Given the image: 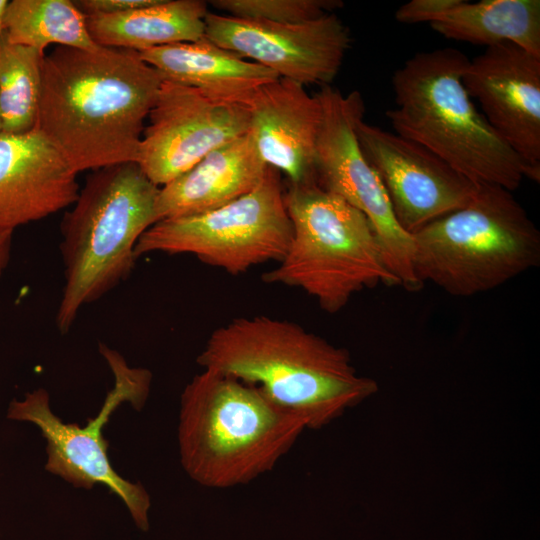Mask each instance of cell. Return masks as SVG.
Listing matches in <instances>:
<instances>
[{"mask_svg":"<svg viewBox=\"0 0 540 540\" xmlns=\"http://www.w3.org/2000/svg\"><path fill=\"white\" fill-rule=\"evenodd\" d=\"M35 128L79 173L136 162L163 78L139 52L56 46L45 53Z\"/></svg>","mask_w":540,"mask_h":540,"instance_id":"obj_1","label":"cell"},{"mask_svg":"<svg viewBox=\"0 0 540 540\" xmlns=\"http://www.w3.org/2000/svg\"><path fill=\"white\" fill-rule=\"evenodd\" d=\"M211 370L257 387L276 406L319 429L378 391L344 348L292 321L239 317L215 329L197 357Z\"/></svg>","mask_w":540,"mask_h":540,"instance_id":"obj_2","label":"cell"},{"mask_svg":"<svg viewBox=\"0 0 540 540\" xmlns=\"http://www.w3.org/2000/svg\"><path fill=\"white\" fill-rule=\"evenodd\" d=\"M469 62L455 48L419 52L392 76L395 107L386 111L393 130L431 151L477 185L516 190L540 169L522 160L478 112L462 75Z\"/></svg>","mask_w":540,"mask_h":540,"instance_id":"obj_3","label":"cell"},{"mask_svg":"<svg viewBox=\"0 0 540 540\" xmlns=\"http://www.w3.org/2000/svg\"><path fill=\"white\" fill-rule=\"evenodd\" d=\"M305 429L257 387L204 369L181 394L180 462L201 486L245 485L270 472Z\"/></svg>","mask_w":540,"mask_h":540,"instance_id":"obj_4","label":"cell"},{"mask_svg":"<svg viewBox=\"0 0 540 540\" xmlns=\"http://www.w3.org/2000/svg\"><path fill=\"white\" fill-rule=\"evenodd\" d=\"M159 188L136 162L92 171L60 225L64 287L56 326L65 334L79 311L126 280L135 246L156 222Z\"/></svg>","mask_w":540,"mask_h":540,"instance_id":"obj_5","label":"cell"},{"mask_svg":"<svg viewBox=\"0 0 540 540\" xmlns=\"http://www.w3.org/2000/svg\"><path fill=\"white\" fill-rule=\"evenodd\" d=\"M412 235L413 268L457 297L495 289L540 264V232L512 192L482 184L463 208Z\"/></svg>","mask_w":540,"mask_h":540,"instance_id":"obj_6","label":"cell"},{"mask_svg":"<svg viewBox=\"0 0 540 540\" xmlns=\"http://www.w3.org/2000/svg\"><path fill=\"white\" fill-rule=\"evenodd\" d=\"M292 238L284 257L262 278L296 287L328 313L379 284L400 286L368 218L316 181L289 184L284 192Z\"/></svg>","mask_w":540,"mask_h":540,"instance_id":"obj_7","label":"cell"},{"mask_svg":"<svg viewBox=\"0 0 540 540\" xmlns=\"http://www.w3.org/2000/svg\"><path fill=\"white\" fill-rule=\"evenodd\" d=\"M280 175L268 166L254 190L224 206L157 221L139 238L136 258L154 252L191 254L233 275L279 262L292 238Z\"/></svg>","mask_w":540,"mask_h":540,"instance_id":"obj_8","label":"cell"},{"mask_svg":"<svg viewBox=\"0 0 540 540\" xmlns=\"http://www.w3.org/2000/svg\"><path fill=\"white\" fill-rule=\"evenodd\" d=\"M99 349L113 372L115 384L99 413L84 427L64 423L56 416L50 408L49 394L43 388L27 393L22 400H13L7 417L33 423L40 429L47 441L45 469L48 472L76 488L91 489L98 483L104 484L124 502L137 528L146 532L150 527V495L141 483L130 482L113 469L107 452L109 442L103 437L102 429L122 403H131L136 410L144 407L152 375L147 369L129 367L118 352L104 344Z\"/></svg>","mask_w":540,"mask_h":540,"instance_id":"obj_9","label":"cell"},{"mask_svg":"<svg viewBox=\"0 0 540 540\" xmlns=\"http://www.w3.org/2000/svg\"><path fill=\"white\" fill-rule=\"evenodd\" d=\"M322 120L315 150V180L361 211L370 221L387 265L400 286L416 292L423 287L413 268L412 235L398 224L379 176L364 156L356 134L364 119L362 95H346L330 85L316 93Z\"/></svg>","mask_w":540,"mask_h":540,"instance_id":"obj_10","label":"cell"},{"mask_svg":"<svg viewBox=\"0 0 540 540\" xmlns=\"http://www.w3.org/2000/svg\"><path fill=\"white\" fill-rule=\"evenodd\" d=\"M147 120L136 163L158 187L245 135L250 127L242 104L214 100L167 80H163Z\"/></svg>","mask_w":540,"mask_h":540,"instance_id":"obj_11","label":"cell"},{"mask_svg":"<svg viewBox=\"0 0 540 540\" xmlns=\"http://www.w3.org/2000/svg\"><path fill=\"white\" fill-rule=\"evenodd\" d=\"M205 37L304 87L330 85L352 43L335 13L305 23L273 24L208 12Z\"/></svg>","mask_w":540,"mask_h":540,"instance_id":"obj_12","label":"cell"},{"mask_svg":"<svg viewBox=\"0 0 540 540\" xmlns=\"http://www.w3.org/2000/svg\"><path fill=\"white\" fill-rule=\"evenodd\" d=\"M356 134L398 224L409 234L463 208L478 189L431 151L395 132L362 119Z\"/></svg>","mask_w":540,"mask_h":540,"instance_id":"obj_13","label":"cell"},{"mask_svg":"<svg viewBox=\"0 0 540 540\" xmlns=\"http://www.w3.org/2000/svg\"><path fill=\"white\" fill-rule=\"evenodd\" d=\"M462 82L504 142L540 169V57L513 43L489 46L469 60Z\"/></svg>","mask_w":540,"mask_h":540,"instance_id":"obj_14","label":"cell"},{"mask_svg":"<svg viewBox=\"0 0 540 540\" xmlns=\"http://www.w3.org/2000/svg\"><path fill=\"white\" fill-rule=\"evenodd\" d=\"M77 174L38 130L0 132V232L72 206Z\"/></svg>","mask_w":540,"mask_h":540,"instance_id":"obj_15","label":"cell"},{"mask_svg":"<svg viewBox=\"0 0 540 540\" xmlns=\"http://www.w3.org/2000/svg\"><path fill=\"white\" fill-rule=\"evenodd\" d=\"M248 111L249 133L264 163L283 173L289 184L315 180V150L322 120L316 94L278 78L241 103Z\"/></svg>","mask_w":540,"mask_h":540,"instance_id":"obj_16","label":"cell"},{"mask_svg":"<svg viewBox=\"0 0 540 540\" xmlns=\"http://www.w3.org/2000/svg\"><path fill=\"white\" fill-rule=\"evenodd\" d=\"M267 168L248 131L160 187L155 205L156 222L224 206L254 190Z\"/></svg>","mask_w":540,"mask_h":540,"instance_id":"obj_17","label":"cell"},{"mask_svg":"<svg viewBox=\"0 0 540 540\" xmlns=\"http://www.w3.org/2000/svg\"><path fill=\"white\" fill-rule=\"evenodd\" d=\"M139 54L163 80L193 88L222 102L241 104L256 89L280 78L272 70L206 37L147 49Z\"/></svg>","mask_w":540,"mask_h":540,"instance_id":"obj_18","label":"cell"},{"mask_svg":"<svg viewBox=\"0 0 540 540\" xmlns=\"http://www.w3.org/2000/svg\"><path fill=\"white\" fill-rule=\"evenodd\" d=\"M207 4L201 0H155L131 11L86 16L94 42L141 52L205 37Z\"/></svg>","mask_w":540,"mask_h":540,"instance_id":"obj_19","label":"cell"},{"mask_svg":"<svg viewBox=\"0 0 540 540\" xmlns=\"http://www.w3.org/2000/svg\"><path fill=\"white\" fill-rule=\"evenodd\" d=\"M429 24L448 39L486 47L508 42L540 57L539 0H463Z\"/></svg>","mask_w":540,"mask_h":540,"instance_id":"obj_20","label":"cell"},{"mask_svg":"<svg viewBox=\"0 0 540 540\" xmlns=\"http://www.w3.org/2000/svg\"><path fill=\"white\" fill-rule=\"evenodd\" d=\"M9 42L46 53L51 46L84 50L99 47L92 39L86 16L71 0H12L4 14Z\"/></svg>","mask_w":540,"mask_h":540,"instance_id":"obj_21","label":"cell"},{"mask_svg":"<svg viewBox=\"0 0 540 540\" xmlns=\"http://www.w3.org/2000/svg\"><path fill=\"white\" fill-rule=\"evenodd\" d=\"M45 53L9 42L0 34V117L3 133H26L35 128L41 95Z\"/></svg>","mask_w":540,"mask_h":540,"instance_id":"obj_22","label":"cell"},{"mask_svg":"<svg viewBox=\"0 0 540 540\" xmlns=\"http://www.w3.org/2000/svg\"><path fill=\"white\" fill-rule=\"evenodd\" d=\"M228 16L273 24H298L319 19L343 6L339 0H213Z\"/></svg>","mask_w":540,"mask_h":540,"instance_id":"obj_23","label":"cell"},{"mask_svg":"<svg viewBox=\"0 0 540 540\" xmlns=\"http://www.w3.org/2000/svg\"><path fill=\"white\" fill-rule=\"evenodd\" d=\"M463 0H411L400 6L395 18L400 23L432 22L437 17L459 5Z\"/></svg>","mask_w":540,"mask_h":540,"instance_id":"obj_24","label":"cell"},{"mask_svg":"<svg viewBox=\"0 0 540 540\" xmlns=\"http://www.w3.org/2000/svg\"><path fill=\"white\" fill-rule=\"evenodd\" d=\"M155 0H77V8L85 15H110L150 5Z\"/></svg>","mask_w":540,"mask_h":540,"instance_id":"obj_25","label":"cell"},{"mask_svg":"<svg viewBox=\"0 0 540 540\" xmlns=\"http://www.w3.org/2000/svg\"><path fill=\"white\" fill-rule=\"evenodd\" d=\"M13 231L0 232V277L9 263Z\"/></svg>","mask_w":540,"mask_h":540,"instance_id":"obj_26","label":"cell"},{"mask_svg":"<svg viewBox=\"0 0 540 540\" xmlns=\"http://www.w3.org/2000/svg\"><path fill=\"white\" fill-rule=\"evenodd\" d=\"M7 4V0H0V34L4 31V14Z\"/></svg>","mask_w":540,"mask_h":540,"instance_id":"obj_27","label":"cell"},{"mask_svg":"<svg viewBox=\"0 0 540 540\" xmlns=\"http://www.w3.org/2000/svg\"><path fill=\"white\" fill-rule=\"evenodd\" d=\"M2 131V123H1V117H0V132Z\"/></svg>","mask_w":540,"mask_h":540,"instance_id":"obj_28","label":"cell"}]
</instances>
